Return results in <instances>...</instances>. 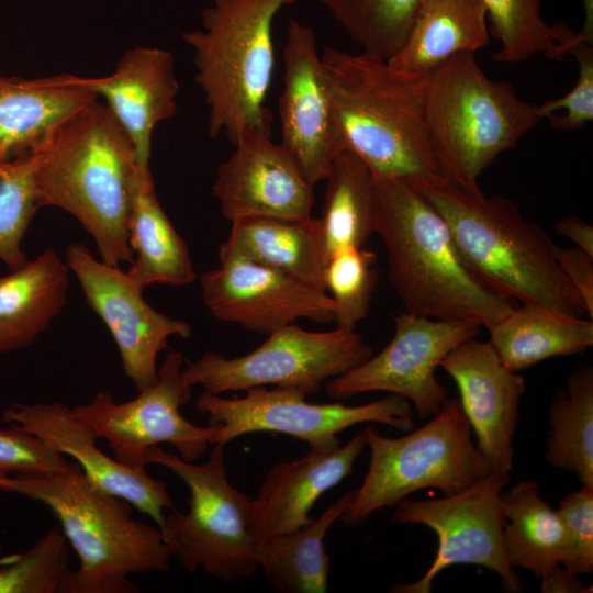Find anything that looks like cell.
Masks as SVG:
<instances>
[{
  "mask_svg": "<svg viewBox=\"0 0 593 593\" xmlns=\"http://www.w3.org/2000/svg\"><path fill=\"white\" fill-rule=\"evenodd\" d=\"M326 189L318 217L327 261L336 251L363 247L373 230L372 172L349 150H340L324 179Z\"/></svg>",
  "mask_w": 593,
  "mask_h": 593,
  "instance_id": "obj_31",
  "label": "cell"
},
{
  "mask_svg": "<svg viewBox=\"0 0 593 593\" xmlns=\"http://www.w3.org/2000/svg\"><path fill=\"white\" fill-rule=\"evenodd\" d=\"M362 52L390 59L402 46L422 0H313Z\"/></svg>",
  "mask_w": 593,
  "mask_h": 593,
  "instance_id": "obj_34",
  "label": "cell"
},
{
  "mask_svg": "<svg viewBox=\"0 0 593 593\" xmlns=\"http://www.w3.org/2000/svg\"><path fill=\"white\" fill-rule=\"evenodd\" d=\"M486 10L490 36L500 47L493 59L516 64L544 54L561 59L575 35L566 24H548L541 15L542 0H481Z\"/></svg>",
  "mask_w": 593,
  "mask_h": 593,
  "instance_id": "obj_33",
  "label": "cell"
},
{
  "mask_svg": "<svg viewBox=\"0 0 593 593\" xmlns=\"http://www.w3.org/2000/svg\"><path fill=\"white\" fill-rule=\"evenodd\" d=\"M566 535V555L562 566L574 573L593 570V488L567 494L556 510Z\"/></svg>",
  "mask_w": 593,
  "mask_h": 593,
  "instance_id": "obj_39",
  "label": "cell"
},
{
  "mask_svg": "<svg viewBox=\"0 0 593 593\" xmlns=\"http://www.w3.org/2000/svg\"><path fill=\"white\" fill-rule=\"evenodd\" d=\"M391 340L376 356L325 383L333 399L383 391L412 402L417 416L428 418L448 399L435 370L462 342L475 337L481 326L471 321L438 320L407 311L393 316Z\"/></svg>",
  "mask_w": 593,
  "mask_h": 593,
  "instance_id": "obj_14",
  "label": "cell"
},
{
  "mask_svg": "<svg viewBox=\"0 0 593 593\" xmlns=\"http://www.w3.org/2000/svg\"><path fill=\"white\" fill-rule=\"evenodd\" d=\"M567 54L577 60V82L563 97L537 105V113L556 130L573 131L593 120V43L580 38L577 32Z\"/></svg>",
  "mask_w": 593,
  "mask_h": 593,
  "instance_id": "obj_38",
  "label": "cell"
},
{
  "mask_svg": "<svg viewBox=\"0 0 593 593\" xmlns=\"http://www.w3.org/2000/svg\"><path fill=\"white\" fill-rule=\"evenodd\" d=\"M414 183L445 220L465 265L488 287L522 304L586 314L559 266V246L510 199L472 195L440 176Z\"/></svg>",
  "mask_w": 593,
  "mask_h": 593,
  "instance_id": "obj_5",
  "label": "cell"
},
{
  "mask_svg": "<svg viewBox=\"0 0 593 593\" xmlns=\"http://www.w3.org/2000/svg\"><path fill=\"white\" fill-rule=\"evenodd\" d=\"M223 444H213L209 459L194 465L158 446L144 461L167 468L189 489L188 511L176 508L158 527L163 539L186 570L204 572L226 582L251 575L258 568L250 532L251 499L227 477Z\"/></svg>",
  "mask_w": 593,
  "mask_h": 593,
  "instance_id": "obj_9",
  "label": "cell"
},
{
  "mask_svg": "<svg viewBox=\"0 0 593 593\" xmlns=\"http://www.w3.org/2000/svg\"><path fill=\"white\" fill-rule=\"evenodd\" d=\"M551 425L546 458L593 488V369L578 367L549 407Z\"/></svg>",
  "mask_w": 593,
  "mask_h": 593,
  "instance_id": "obj_32",
  "label": "cell"
},
{
  "mask_svg": "<svg viewBox=\"0 0 593 593\" xmlns=\"http://www.w3.org/2000/svg\"><path fill=\"white\" fill-rule=\"evenodd\" d=\"M68 546L61 528L53 527L31 548L0 558V593H59L70 570Z\"/></svg>",
  "mask_w": 593,
  "mask_h": 593,
  "instance_id": "obj_36",
  "label": "cell"
},
{
  "mask_svg": "<svg viewBox=\"0 0 593 593\" xmlns=\"http://www.w3.org/2000/svg\"><path fill=\"white\" fill-rule=\"evenodd\" d=\"M296 1L211 0L201 27L182 32L209 108L211 137L224 133L233 144L249 132L271 135L273 114L266 97L275 69L273 22Z\"/></svg>",
  "mask_w": 593,
  "mask_h": 593,
  "instance_id": "obj_6",
  "label": "cell"
},
{
  "mask_svg": "<svg viewBox=\"0 0 593 593\" xmlns=\"http://www.w3.org/2000/svg\"><path fill=\"white\" fill-rule=\"evenodd\" d=\"M295 389L257 387L244 398H223L202 391L195 409L208 415V425L217 424L213 444L257 432L282 433L306 441L310 449H334L340 446L337 434L360 423L376 422L402 432L414 427L410 402L389 394L362 405L310 403Z\"/></svg>",
  "mask_w": 593,
  "mask_h": 593,
  "instance_id": "obj_11",
  "label": "cell"
},
{
  "mask_svg": "<svg viewBox=\"0 0 593 593\" xmlns=\"http://www.w3.org/2000/svg\"><path fill=\"white\" fill-rule=\"evenodd\" d=\"M321 59L339 152L356 154L379 176L441 177L424 118L428 74L412 76L370 53L335 47Z\"/></svg>",
  "mask_w": 593,
  "mask_h": 593,
  "instance_id": "obj_4",
  "label": "cell"
},
{
  "mask_svg": "<svg viewBox=\"0 0 593 593\" xmlns=\"http://www.w3.org/2000/svg\"><path fill=\"white\" fill-rule=\"evenodd\" d=\"M220 264L200 278L203 302L216 318L261 334L300 318L334 322V303L326 290L246 259Z\"/></svg>",
  "mask_w": 593,
  "mask_h": 593,
  "instance_id": "obj_16",
  "label": "cell"
},
{
  "mask_svg": "<svg viewBox=\"0 0 593 593\" xmlns=\"http://www.w3.org/2000/svg\"><path fill=\"white\" fill-rule=\"evenodd\" d=\"M502 363L517 372L557 356L579 354L593 344V322L538 304H522L488 327Z\"/></svg>",
  "mask_w": 593,
  "mask_h": 593,
  "instance_id": "obj_27",
  "label": "cell"
},
{
  "mask_svg": "<svg viewBox=\"0 0 593 593\" xmlns=\"http://www.w3.org/2000/svg\"><path fill=\"white\" fill-rule=\"evenodd\" d=\"M67 458L18 425L0 429V477L59 471Z\"/></svg>",
  "mask_w": 593,
  "mask_h": 593,
  "instance_id": "obj_40",
  "label": "cell"
},
{
  "mask_svg": "<svg viewBox=\"0 0 593 593\" xmlns=\"http://www.w3.org/2000/svg\"><path fill=\"white\" fill-rule=\"evenodd\" d=\"M354 497V490L336 499L318 517L293 530L256 542L255 557L267 583L286 593H324L331 573L325 537Z\"/></svg>",
  "mask_w": 593,
  "mask_h": 593,
  "instance_id": "obj_29",
  "label": "cell"
},
{
  "mask_svg": "<svg viewBox=\"0 0 593 593\" xmlns=\"http://www.w3.org/2000/svg\"><path fill=\"white\" fill-rule=\"evenodd\" d=\"M37 156L0 160V260L10 270L27 259L22 240L42 209L36 182Z\"/></svg>",
  "mask_w": 593,
  "mask_h": 593,
  "instance_id": "obj_35",
  "label": "cell"
},
{
  "mask_svg": "<svg viewBox=\"0 0 593 593\" xmlns=\"http://www.w3.org/2000/svg\"><path fill=\"white\" fill-rule=\"evenodd\" d=\"M564 276L581 296L586 314L593 317V256L578 247L561 248L557 254Z\"/></svg>",
  "mask_w": 593,
  "mask_h": 593,
  "instance_id": "obj_41",
  "label": "cell"
},
{
  "mask_svg": "<svg viewBox=\"0 0 593 593\" xmlns=\"http://www.w3.org/2000/svg\"><path fill=\"white\" fill-rule=\"evenodd\" d=\"M370 462L361 485L339 521L348 527L422 490L450 495L472 485L492 467L472 441V429L460 400L447 399L423 427L399 438L365 428Z\"/></svg>",
  "mask_w": 593,
  "mask_h": 593,
  "instance_id": "obj_8",
  "label": "cell"
},
{
  "mask_svg": "<svg viewBox=\"0 0 593 593\" xmlns=\"http://www.w3.org/2000/svg\"><path fill=\"white\" fill-rule=\"evenodd\" d=\"M592 588L584 586L574 574L561 566L541 579L544 593H582L592 592Z\"/></svg>",
  "mask_w": 593,
  "mask_h": 593,
  "instance_id": "obj_43",
  "label": "cell"
},
{
  "mask_svg": "<svg viewBox=\"0 0 593 593\" xmlns=\"http://www.w3.org/2000/svg\"><path fill=\"white\" fill-rule=\"evenodd\" d=\"M128 235L134 257L126 272L143 288L184 286L195 279L188 246L158 201L149 168L136 180Z\"/></svg>",
  "mask_w": 593,
  "mask_h": 593,
  "instance_id": "obj_28",
  "label": "cell"
},
{
  "mask_svg": "<svg viewBox=\"0 0 593 593\" xmlns=\"http://www.w3.org/2000/svg\"><path fill=\"white\" fill-rule=\"evenodd\" d=\"M98 99L85 89L0 76V160L37 154L57 127Z\"/></svg>",
  "mask_w": 593,
  "mask_h": 593,
  "instance_id": "obj_26",
  "label": "cell"
},
{
  "mask_svg": "<svg viewBox=\"0 0 593 593\" xmlns=\"http://www.w3.org/2000/svg\"><path fill=\"white\" fill-rule=\"evenodd\" d=\"M367 447L365 429L334 449H310L293 461L273 466L251 499L250 532L255 541L306 524L318 497L354 470Z\"/></svg>",
  "mask_w": 593,
  "mask_h": 593,
  "instance_id": "obj_22",
  "label": "cell"
},
{
  "mask_svg": "<svg viewBox=\"0 0 593 593\" xmlns=\"http://www.w3.org/2000/svg\"><path fill=\"white\" fill-rule=\"evenodd\" d=\"M268 335L249 354L227 358L208 351L187 361L183 372L192 385L214 394L273 385L310 395L372 356L355 329L310 332L289 324Z\"/></svg>",
  "mask_w": 593,
  "mask_h": 593,
  "instance_id": "obj_10",
  "label": "cell"
},
{
  "mask_svg": "<svg viewBox=\"0 0 593 593\" xmlns=\"http://www.w3.org/2000/svg\"><path fill=\"white\" fill-rule=\"evenodd\" d=\"M424 118L441 177L482 195L478 180L541 120L508 81L489 78L474 53H459L428 74Z\"/></svg>",
  "mask_w": 593,
  "mask_h": 593,
  "instance_id": "obj_7",
  "label": "cell"
},
{
  "mask_svg": "<svg viewBox=\"0 0 593 593\" xmlns=\"http://www.w3.org/2000/svg\"><path fill=\"white\" fill-rule=\"evenodd\" d=\"M510 472L492 469L461 492L434 500L405 496L394 504L396 523L422 524L433 529L438 548L425 574L411 583H395L394 593H429L435 577L454 564L485 567L501 578L511 593L523 591V583L508 563L503 544L506 518L502 508L503 489Z\"/></svg>",
  "mask_w": 593,
  "mask_h": 593,
  "instance_id": "obj_12",
  "label": "cell"
},
{
  "mask_svg": "<svg viewBox=\"0 0 593 593\" xmlns=\"http://www.w3.org/2000/svg\"><path fill=\"white\" fill-rule=\"evenodd\" d=\"M183 355L170 350L157 380L138 391L133 400L116 403L108 392H98L75 413L108 441L113 457L136 471H147L144 461L148 448L167 443L179 457L193 462L202 456L215 436L217 424L198 426L183 417L180 407L190 399L192 384L183 372Z\"/></svg>",
  "mask_w": 593,
  "mask_h": 593,
  "instance_id": "obj_13",
  "label": "cell"
},
{
  "mask_svg": "<svg viewBox=\"0 0 593 593\" xmlns=\"http://www.w3.org/2000/svg\"><path fill=\"white\" fill-rule=\"evenodd\" d=\"M490 42L481 0H422L409 33L388 63L424 76L459 53H475Z\"/></svg>",
  "mask_w": 593,
  "mask_h": 593,
  "instance_id": "obj_24",
  "label": "cell"
},
{
  "mask_svg": "<svg viewBox=\"0 0 593 593\" xmlns=\"http://www.w3.org/2000/svg\"><path fill=\"white\" fill-rule=\"evenodd\" d=\"M69 267L46 249L0 276V354L34 343L67 303Z\"/></svg>",
  "mask_w": 593,
  "mask_h": 593,
  "instance_id": "obj_25",
  "label": "cell"
},
{
  "mask_svg": "<svg viewBox=\"0 0 593 593\" xmlns=\"http://www.w3.org/2000/svg\"><path fill=\"white\" fill-rule=\"evenodd\" d=\"M2 418L35 435L65 457H71L94 483L148 515L157 527L164 523V511L175 508L165 482L105 455L97 446L99 434L66 404L13 403L4 410Z\"/></svg>",
  "mask_w": 593,
  "mask_h": 593,
  "instance_id": "obj_19",
  "label": "cell"
},
{
  "mask_svg": "<svg viewBox=\"0 0 593 593\" xmlns=\"http://www.w3.org/2000/svg\"><path fill=\"white\" fill-rule=\"evenodd\" d=\"M0 491L47 506L79 558L59 593H135L133 573L170 570L157 526L137 521L131 504L94 483L76 461L59 471L0 477Z\"/></svg>",
  "mask_w": 593,
  "mask_h": 593,
  "instance_id": "obj_3",
  "label": "cell"
},
{
  "mask_svg": "<svg viewBox=\"0 0 593 593\" xmlns=\"http://www.w3.org/2000/svg\"><path fill=\"white\" fill-rule=\"evenodd\" d=\"M220 261L240 258L325 289L327 258L318 217L247 216L231 222Z\"/></svg>",
  "mask_w": 593,
  "mask_h": 593,
  "instance_id": "obj_23",
  "label": "cell"
},
{
  "mask_svg": "<svg viewBox=\"0 0 593 593\" xmlns=\"http://www.w3.org/2000/svg\"><path fill=\"white\" fill-rule=\"evenodd\" d=\"M455 380L465 415L477 438V448L492 469L510 472L513 435L518 423L522 376L507 369L488 342L469 338L439 362Z\"/></svg>",
  "mask_w": 593,
  "mask_h": 593,
  "instance_id": "obj_21",
  "label": "cell"
},
{
  "mask_svg": "<svg viewBox=\"0 0 593 593\" xmlns=\"http://www.w3.org/2000/svg\"><path fill=\"white\" fill-rule=\"evenodd\" d=\"M556 230L571 239L575 247L593 256V227L577 216H567L556 224Z\"/></svg>",
  "mask_w": 593,
  "mask_h": 593,
  "instance_id": "obj_42",
  "label": "cell"
},
{
  "mask_svg": "<svg viewBox=\"0 0 593 593\" xmlns=\"http://www.w3.org/2000/svg\"><path fill=\"white\" fill-rule=\"evenodd\" d=\"M377 256L363 247H348L332 255L325 268V289L331 291L336 327L355 329L368 315L377 282Z\"/></svg>",
  "mask_w": 593,
  "mask_h": 593,
  "instance_id": "obj_37",
  "label": "cell"
},
{
  "mask_svg": "<svg viewBox=\"0 0 593 593\" xmlns=\"http://www.w3.org/2000/svg\"><path fill=\"white\" fill-rule=\"evenodd\" d=\"M213 184L225 219L247 216L310 217L314 184L271 135L249 132L233 143Z\"/></svg>",
  "mask_w": 593,
  "mask_h": 593,
  "instance_id": "obj_18",
  "label": "cell"
},
{
  "mask_svg": "<svg viewBox=\"0 0 593 593\" xmlns=\"http://www.w3.org/2000/svg\"><path fill=\"white\" fill-rule=\"evenodd\" d=\"M584 22L578 35L580 38L593 43V0H582Z\"/></svg>",
  "mask_w": 593,
  "mask_h": 593,
  "instance_id": "obj_44",
  "label": "cell"
},
{
  "mask_svg": "<svg viewBox=\"0 0 593 593\" xmlns=\"http://www.w3.org/2000/svg\"><path fill=\"white\" fill-rule=\"evenodd\" d=\"M65 255L86 302L110 331L125 376L137 391L149 387L158 378L157 358L169 348L168 339L188 338L191 325L150 306L143 298L145 288L120 267L96 259L83 244L68 245Z\"/></svg>",
  "mask_w": 593,
  "mask_h": 593,
  "instance_id": "obj_15",
  "label": "cell"
},
{
  "mask_svg": "<svg viewBox=\"0 0 593 593\" xmlns=\"http://www.w3.org/2000/svg\"><path fill=\"white\" fill-rule=\"evenodd\" d=\"M55 86L88 90L105 101L130 136L142 167H149L156 125L177 111L179 82L174 54L165 48L136 46L124 52L105 77L61 74L47 77Z\"/></svg>",
  "mask_w": 593,
  "mask_h": 593,
  "instance_id": "obj_20",
  "label": "cell"
},
{
  "mask_svg": "<svg viewBox=\"0 0 593 593\" xmlns=\"http://www.w3.org/2000/svg\"><path fill=\"white\" fill-rule=\"evenodd\" d=\"M372 193L373 230L405 311L488 328L514 309L465 265L445 220L413 181L372 174Z\"/></svg>",
  "mask_w": 593,
  "mask_h": 593,
  "instance_id": "obj_2",
  "label": "cell"
},
{
  "mask_svg": "<svg viewBox=\"0 0 593 593\" xmlns=\"http://www.w3.org/2000/svg\"><path fill=\"white\" fill-rule=\"evenodd\" d=\"M41 206L75 216L93 238L101 260L133 261L130 216L138 164L134 145L105 104L96 99L69 118L36 154Z\"/></svg>",
  "mask_w": 593,
  "mask_h": 593,
  "instance_id": "obj_1",
  "label": "cell"
},
{
  "mask_svg": "<svg viewBox=\"0 0 593 593\" xmlns=\"http://www.w3.org/2000/svg\"><path fill=\"white\" fill-rule=\"evenodd\" d=\"M506 518L503 544L508 563L540 580L562 566L566 535L556 510L539 495L536 480L514 484L501 496Z\"/></svg>",
  "mask_w": 593,
  "mask_h": 593,
  "instance_id": "obj_30",
  "label": "cell"
},
{
  "mask_svg": "<svg viewBox=\"0 0 593 593\" xmlns=\"http://www.w3.org/2000/svg\"><path fill=\"white\" fill-rule=\"evenodd\" d=\"M278 111L282 147L312 183L324 180L339 152L332 103L313 29L291 18L283 46Z\"/></svg>",
  "mask_w": 593,
  "mask_h": 593,
  "instance_id": "obj_17",
  "label": "cell"
}]
</instances>
